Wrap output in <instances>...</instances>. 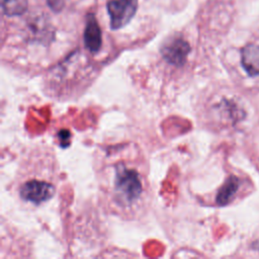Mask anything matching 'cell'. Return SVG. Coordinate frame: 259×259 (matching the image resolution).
Masks as SVG:
<instances>
[{
    "mask_svg": "<svg viewBox=\"0 0 259 259\" xmlns=\"http://www.w3.org/2000/svg\"><path fill=\"white\" fill-rule=\"evenodd\" d=\"M101 192L115 213L134 218L149 199V182L144 163L126 148L116 147L104 153L98 170Z\"/></svg>",
    "mask_w": 259,
    "mask_h": 259,
    "instance_id": "obj_1",
    "label": "cell"
},
{
    "mask_svg": "<svg viewBox=\"0 0 259 259\" xmlns=\"http://www.w3.org/2000/svg\"><path fill=\"white\" fill-rule=\"evenodd\" d=\"M57 190L56 182L51 178L40 177L37 175L23 178L17 184V193L19 197L32 204L38 205L42 202L49 201L54 197Z\"/></svg>",
    "mask_w": 259,
    "mask_h": 259,
    "instance_id": "obj_2",
    "label": "cell"
},
{
    "mask_svg": "<svg viewBox=\"0 0 259 259\" xmlns=\"http://www.w3.org/2000/svg\"><path fill=\"white\" fill-rule=\"evenodd\" d=\"M138 8V0H110L107 11L110 17V27L118 29L127 24Z\"/></svg>",
    "mask_w": 259,
    "mask_h": 259,
    "instance_id": "obj_3",
    "label": "cell"
},
{
    "mask_svg": "<svg viewBox=\"0 0 259 259\" xmlns=\"http://www.w3.org/2000/svg\"><path fill=\"white\" fill-rule=\"evenodd\" d=\"M190 47L188 42L179 35L170 36L164 41L161 48V55L163 59L172 66H182L186 63L189 55Z\"/></svg>",
    "mask_w": 259,
    "mask_h": 259,
    "instance_id": "obj_4",
    "label": "cell"
},
{
    "mask_svg": "<svg viewBox=\"0 0 259 259\" xmlns=\"http://www.w3.org/2000/svg\"><path fill=\"white\" fill-rule=\"evenodd\" d=\"M84 44L88 51L96 53L100 50L102 44L101 29L94 15H89L84 30Z\"/></svg>",
    "mask_w": 259,
    "mask_h": 259,
    "instance_id": "obj_5",
    "label": "cell"
},
{
    "mask_svg": "<svg viewBox=\"0 0 259 259\" xmlns=\"http://www.w3.org/2000/svg\"><path fill=\"white\" fill-rule=\"evenodd\" d=\"M243 68L251 76L259 75V46L247 45L241 53Z\"/></svg>",
    "mask_w": 259,
    "mask_h": 259,
    "instance_id": "obj_6",
    "label": "cell"
},
{
    "mask_svg": "<svg viewBox=\"0 0 259 259\" xmlns=\"http://www.w3.org/2000/svg\"><path fill=\"white\" fill-rule=\"evenodd\" d=\"M239 188V180L235 176L229 177L226 182L223 184V186L220 188L215 201L219 205H226L228 204L236 194L237 190Z\"/></svg>",
    "mask_w": 259,
    "mask_h": 259,
    "instance_id": "obj_7",
    "label": "cell"
},
{
    "mask_svg": "<svg viewBox=\"0 0 259 259\" xmlns=\"http://www.w3.org/2000/svg\"><path fill=\"white\" fill-rule=\"evenodd\" d=\"M27 8V0H3L2 9L8 16L22 14Z\"/></svg>",
    "mask_w": 259,
    "mask_h": 259,
    "instance_id": "obj_8",
    "label": "cell"
},
{
    "mask_svg": "<svg viewBox=\"0 0 259 259\" xmlns=\"http://www.w3.org/2000/svg\"><path fill=\"white\" fill-rule=\"evenodd\" d=\"M48 2L54 10H60L63 7L62 0H48Z\"/></svg>",
    "mask_w": 259,
    "mask_h": 259,
    "instance_id": "obj_9",
    "label": "cell"
}]
</instances>
